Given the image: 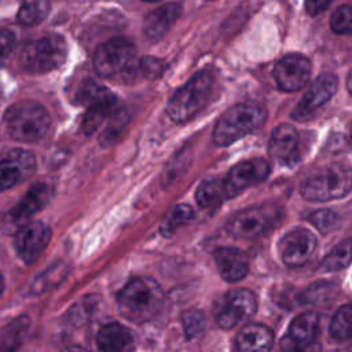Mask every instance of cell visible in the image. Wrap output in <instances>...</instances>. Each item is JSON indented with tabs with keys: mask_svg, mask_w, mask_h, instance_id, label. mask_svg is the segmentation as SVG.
Instances as JSON below:
<instances>
[{
	"mask_svg": "<svg viewBox=\"0 0 352 352\" xmlns=\"http://www.w3.org/2000/svg\"><path fill=\"white\" fill-rule=\"evenodd\" d=\"M116 107V96L106 91L102 96L88 104V110L82 118V131L85 135L95 133L103 121L111 116Z\"/></svg>",
	"mask_w": 352,
	"mask_h": 352,
	"instance_id": "obj_23",
	"label": "cell"
},
{
	"mask_svg": "<svg viewBox=\"0 0 352 352\" xmlns=\"http://www.w3.org/2000/svg\"><path fill=\"white\" fill-rule=\"evenodd\" d=\"M4 124L7 133L23 143L41 140L50 129V116L47 110L37 102L23 100L14 103L4 113Z\"/></svg>",
	"mask_w": 352,
	"mask_h": 352,
	"instance_id": "obj_2",
	"label": "cell"
},
{
	"mask_svg": "<svg viewBox=\"0 0 352 352\" xmlns=\"http://www.w3.org/2000/svg\"><path fill=\"white\" fill-rule=\"evenodd\" d=\"M309 221L322 234H327V232H331L336 228H338V226L341 223V217L330 209H319V210H315L314 213H311Z\"/></svg>",
	"mask_w": 352,
	"mask_h": 352,
	"instance_id": "obj_35",
	"label": "cell"
},
{
	"mask_svg": "<svg viewBox=\"0 0 352 352\" xmlns=\"http://www.w3.org/2000/svg\"><path fill=\"white\" fill-rule=\"evenodd\" d=\"M15 45V34L8 29H0V65L10 56Z\"/></svg>",
	"mask_w": 352,
	"mask_h": 352,
	"instance_id": "obj_39",
	"label": "cell"
},
{
	"mask_svg": "<svg viewBox=\"0 0 352 352\" xmlns=\"http://www.w3.org/2000/svg\"><path fill=\"white\" fill-rule=\"evenodd\" d=\"M96 304H98V298H95L94 296H85L70 308L67 314L69 320L76 326L87 323L91 319Z\"/></svg>",
	"mask_w": 352,
	"mask_h": 352,
	"instance_id": "obj_32",
	"label": "cell"
},
{
	"mask_svg": "<svg viewBox=\"0 0 352 352\" xmlns=\"http://www.w3.org/2000/svg\"><path fill=\"white\" fill-rule=\"evenodd\" d=\"M48 12V0H23L16 14V19L23 26H34L44 21Z\"/></svg>",
	"mask_w": 352,
	"mask_h": 352,
	"instance_id": "obj_25",
	"label": "cell"
},
{
	"mask_svg": "<svg viewBox=\"0 0 352 352\" xmlns=\"http://www.w3.org/2000/svg\"><path fill=\"white\" fill-rule=\"evenodd\" d=\"M319 329V315L315 311L297 315L279 342L280 352H320Z\"/></svg>",
	"mask_w": 352,
	"mask_h": 352,
	"instance_id": "obj_9",
	"label": "cell"
},
{
	"mask_svg": "<svg viewBox=\"0 0 352 352\" xmlns=\"http://www.w3.org/2000/svg\"><path fill=\"white\" fill-rule=\"evenodd\" d=\"M67 45L62 36L45 34L28 41L19 56L22 69L28 73L43 74L58 69L66 59Z\"/></svg>",
	"mask_w": 352,
	"mask_h": 352,
	"instance_id": "obj_4",
	"label": "cell"
},
{
	"mask_svg": "<svg viewBox=\"0 0 352 352\" xmlns=\"http://www.w3.org/2000/svg\"><path fill=\"white\" fill-rule=\"evenodd\" d=\"M270 173V165L263 158L246 160L234 165L221 179L226 198H232L252 184L264 180Z\"/></svg>",
	"mask_w": 352,
	"mask_h": 352,
	"instance_id": "obj_12",
	"label": "cell"
},
{
	"mask_svg": "<svg viewBox=\"0 0 352 352\" xmlns=\"http://www.w3.org/2000/svg\"><path fill=\"white\" fill-rule=\"evenodd\" d=\"M0 98H1V94H0Z\"/></svg>",
	"mask_w": 352,
	"mask_h": 352,
	"instance_id": "obj_44",
	"label": "cell"
},
{
	"mask_svg": "<svg viewBox=\"0 0 352 352\" xmlns=\"http://www.w3.org/2000/svg\"><path fill=\"white\" fill-rule=\"evenodd\" d=\"M135 45L122 37L109 40L98 47L94 55V69L100 77L124 73L133 63Z\"/></svg>",
	"mask_w": 352,
	"mask_h": 352,
	"instance_id": "obj_10",
	"label": "cell"
},
{
	"mask_svg": "<svg viewBox=\"0 0 352 352\" xmlns=\"http://www.w3.org/2000/svg\"><path fill=\"white\" fill-rule=\"evenodd\" d=\"M165 70V63L157 58H143L140 60V72L147 78H158Z\"/></svg>",
	"mask_w": 352,
	"mask_h": 352,
	"instance_id": "obj_38",
	"label": "cell"
},
{
	"mask_svg": "<svg viewBox=\"0 0 352 352\" xmlns=\"http://www.w3.org/2000/svg\"><path fill=\"white\" fill-rule=\"evenodd\" d=\"M351 263V242L349 239H345L336 245L322 260L319 270L324 272H333L340 271L342 268H346Z\"/></svg>",
	"mask_w": 352,
	"mask_h": 352,
	"instance_id": "obj_26",
	"label": "cell"
},
{
	"mask_svg": "<svg viewBox=\"0 0 352 352\" xmlns=\"http://www.w3.org/2000/svg\"><path fill=\"white\" fill-rule=\"evenodd\" d=\"M265 120V113L258 104L241 103L228 109L216 122L213 140L219 146L231 144L252 133Z\"/></svg>",
	"mask_w": 352,
	"mask_h": 352,
	"instance_id": "obj_3",
	"label": "cell"
},
{
	"mask_svg": "<svg viewBox=\"0 0 352 352\" xmlns=\"http://www.w3.org/2000/svg\"><path fill=\"white\" fill-rule=\"evenodd\" d=\"M195 199L202 208H210L220 204L223 199H227L221 179H213L201 183V186L197 188Z\"/></svg>",
	"mask_w": 352,
	"mask_h": 352,
	"instance_id": "obj_27",
	"label": "cell"
},
{
	"mask_svg": "<svg viewBox=\"0 0 352 352\" xmlns=\"http://www.w3.org/2000/svg\"><path fill=\"white\" fill-rule=\"evenodd\" d=\"M352 175L346 165L336 164L308 176L300 187L302 198L312 202H324L341 198L351 190Z\"/></svg>",
	"mask_w": 352,
	"mask_h": 352,
	"instance_id": "obj_5",
	"label": "cell"
},
{
	"mask_svg": "<svg viewBox=\"0 0 352 352\" xmlns=\"http://www.w3.org/2000/svg\"><path fill=\"white\" fill-rule=\"evenodd\" d=\"M352 308L349 304L342 305L338 311L333 315L330 326H329V336L337 341H345L351 337L352 331Z\"/></svg>",
	"mask_w": 352,
	"mask_h": 352,
	"instance_id": "obj_28",
	"label": "cell"
},
{
	"mask_svg": "<svg viewBox=\"0 0 352 352\" xmlns=\"http://www.w3.org/2000/svg\"><path fill=\"white\" fill-rule=\"evenodd\" d=\"M212 87L213 77L209 72H199L194 74L169 99L166 114L176 122H184L192 118L205 106Z\"/></svg>",
	"mask_w": 352,
	"mask_h": 352,
	"instance_id": "obj_6",
	"label": "cell"
},
{
	"mask_svg": "<svg viewBox=\"0 0 352 352\" xmlns=\"http://www.w3.org/2000/svg\"><path fill=\"white\" fill-rule=\"evenodd\" d=\"M214 263L220 276L230 283L242 280L249 271V258L238 248L223 246L214 252Z\"/></svg>",
	"mask_w": 352,
	"mask_h": 352,
	"instance_id": "obj_18",
	"label": "cell"
},
{
	"mask_svg": "<svg viewBox=\"0 0 352 352\" xmlns=\"http://www.w3.org/2000/svg\"><path fill=\"white\" fill-rule=\"evenodd\" d=\"M164 292L151 278H133L117 296L120 314L132 323H144L153 319L161 309Z\"/></svg>",
	"mask_w": 352,
	"mask_h": 352,
	"instance_id": "obj_1",
	"label": "cell"
},
{
	"mask_svg": "<svg viewBox=\"0 0 352 352\" xmlns=\"http://www.w3.org/2000/svg\"><path fill=\"white\" fill-rule=\"evenodd\" d=\"M36 158L33 153L22 148L11 150L0 160V191H6L33 175Z\"/></svg>",
	"mask_w": 352,
	"mask_h": 352,
	"instance_id": "obj_17",
	"label": "cell"
},
{
	"mask_svg": "<svg viewBox=\"0 0 352 352\" xmlns=\"http://www.w3.org/2000/svg\"><path fill=\"white\" fill-rule=\"evenodd\" d=\"M128 121H129V114L126 113L125 109L114 110L110 116V122H109L107 128L100 135V144L103 147L111 146L117 140V138L120 136L121 131L124 129V126L126 125Z\"/></svg>",
	"mask_w": 352,
	"mask_h": 352,
	"instance_id": "obj_31",
	"label": "cell"
},
{
	"mask_svg": "<svg viewBox=\"0 0 352 352\" xmlns=\"http://www.w3.org/2000/svg\"><path fill=\"white\" fill-rule=\"evenodd\" d=\"M66 267L63 264H58L47 270L45 272L40 274V276H37L36 280L32 283V293H43L48 287H52L66 276Z\"/></svg>",
	"mask_w": 352,
	"mask_h": 352,
	"instance_id": "obj_33",
	"label": "cell"
},
{
	"mask_svg": "<svg viewBox=\"0 0 352 352\" xmlns=\"http://www.w3.org/2000/svg\"><path fill=\"white\" fill-rule=\"evenodd\" d=\"M51 187L45 183H37L32 186L23 198L4 216L3 227L6 231H18L21 227L29 223L32 216L41 210L51 199Z\"/></svg>",
	"mask_w": 352,
	"mask_h": 352,
	"instance_id": "obj_11",
	"label": "cell"
},
{
	"mask_svg": "<svg viewBox=\"0 0 352 352\" xmlns=\"http://www.w3.org/2000/svg\"><path fill=\"white\" fill-rule=\"evenodd\" d=\"M256 309L257 298L254 293L249 289L236 287L216 298L213 304V318L221 329L230 330L253 316Z\"/></svg>",
	"mask_w": 352,
	"mask_h": 352,
	"instance_id": "obj_7",
	"label": "cell"
},
{
	"mask_svg": "<svg viewBox=\"0 0 352 352\" xmlns=\"http://www.w3.org/2000/svg\"><path fill=\"white\" fill-rule=\"evenodd\" d=\"M311 62L300 54L283 56L274 67V80L279 89L294 92L301 89L309 78Z\"/></svg>",
	"mask_w": 352,
	"mask_h": 352,
	"instance_id": "obj_14",
	"label": "cell"
},
{
	"mask_svg": "<svg viewBox=\"0 0 352 352\" xmlns=\"http://www.w3.org/2000/svg\"><path fill=\"white\" fill-rule=\"evenodd\" d=\"M142 1H148V3H154V1H160V0H142Z\"/></svg>",
	"mask_w": 352,
	"mask_h": 352,
	"instance_id": "obj_43",
	"label": "cell"
},
{
	"mask_svg": "<svg viewBox=\"0 0 352 352\" xmlns=\"http://www.w3.org/2000/svg\"><path fill=\"white\" fill-rule=\"evenodd\" d=\"M297 132L289 124L278 125L270 138L268 153L274 160L286 161L289 160L297 147Z\"/></svg>",
	"mask_w": 352,
	"mask_h": 352,
	"instance_id": "obj_22",
	"label": "cell"
},
{
	"mask_svg": "<svg viewBox=\"0 0 352 352\" xmlns=\"http://www.w3.org/2000/svg\"><path fill=\"white\" fill-rule=\"evenodd\" d=\"M132 341L129 329L118 322L103 324L96 334V346L100 352H126Z\"/></svg>",
	"mask_w": 352,
	"mask_h": 352,
	"instance_id": "obj_21",
	"label": "cell"
},
{
	"mask_svg": "<svg viewBox=\"0 0 352 352\" xmlns=\"http://www.w3.org/2000/svg\"><path fill=\"white\" fill-rule=\"evenodd\" d=\"M30 320L26 315L12 319L0 330V352H16L23 342Z\"/></svg>",
	"mask_w": 352,
	"mask_h": 352,
	"instance_id": "obj_24",
	"label": "cell"
},
{
	"mask_svg": "<svg viewBox=\"0 0 352 352\" xmlns=\"http://www.w3.org/2000/svg\"><path fill=\"white\" fill-rule=\"evenodd\" d=\"M180 319H182L184 334L188 340L197 337L205 329L206 318H205V314L199 309H187L182 314Z\"/></svg>",
	"mask_w": 352,
	"mask_h": 352,
	"instance_id": "obj_34",
	"label": "cell"
},
{
	"mask_svg": "<svg viewBox=\"0 0 352 352\" xmlns=\"http://www.w3.org/2000/svg\"><path fill=\"white\" fill-rule=\"evenodd\" d=\"M331 1L333 0H305V11L311 16H315L319 12L324 11Z\"/></svg>",
	"mask_w": 352,
	"mask_h": 352,
	"instance_id": "obj_40",
	"label": "cell"
},
{
	"mask_svg": "<svg viewBox=\"0 0 352 352\" xmlns=\"http://www.w3.org/2000/svg\"><path fill=\"white\" fill-rule=\"evenodd\" d=\"M62 352H87L84 348L81 346H77V345H70V346H66Z\"/></svg>",
	"mask_w": 352,
	"mask_h": 352,
	"instance_id": "obj_41",
	"label": "cell"
},
{
	"mask_svg": "<svg viewBox=\"0 0 352 352\" xmlns=\"http://www.w3.org/2000/svg\"><path fill=\"white\" fill-rule=\"evenodd\" d=\"M338 80L334 74L323 73L320 74L308 88L302 99L293 109L292 116L298 121H305L311 118L319 107H322L337 91Z\"/></svg>",
	"mask_w": 352,
	"mask_h": 352,
	"instance_id": "obj_13",
	"label": "cell"
},
{
	"mask_svg": "<svg viewBox=\"0 0 352 352\" xmlns=\"http://www.w3.org/2000/svg\"><path fill=\"white\" fill-rule=\"evenodd\" d=\"M106 91L109 89L96 84L94 80H84L76 92V100L80 104L88 106L89 103L96 100L99 96H102Z\"/></svg>",
	"mask_w": 352,
	"mask_h": 352,
	"instance_id": "obj_36",
	"label": "cell"
},
{
	"mask_svg": "<svg viewBox=\"0 0 352 352\" xmlns=\"http://www.w3.org/2000/svg\"><path fill=\"white\" fill-rule=\"evenodd\" d=\"M180 14L182 7L176 3H169L155 8L146 16L143 22L144 34L151 40H160L168 33L170 26L180 16Z\"/></svg>",
	"mask_w": 352,
	"mask_h": 352,
	"instance_id": "obj_20",
	"label": "cell"
},
{
	"mask_svg": "<svg viewBox=\"0 0 352 352\" xmlns=\"http://www.w3.org/2000/svg\"><path fill=\"white\" fill-rule=\"evenodd\" d=\"M3 292H4V278H3V275L0 272V296L3 294Z\"/></svg>",
	"mask_w": 352,
	"mask_h": 352,
	"instance_id": "obj_42",
	"label": "cell"
},
{
	"mask_svg": "<svg viewBox=\"0 0 352 352\" xmlns=\"http://www.w3.org/2000/svg\"><path fill=\"white\" fill-rule=\"evenodd\" d=\"M51 239V230L43 221H32L21 227L15 234V249L26 263H34Z\"/></svg>",
	"mask_w": 352,
	"mask_h": 352,
	"instance_id": "obj_16",
	"label": "cell"
},
{
	"mask_svg": "<svg viewBox=\"0 0 352 352\" xmlns=\"http://www.w3.org/2000/svg\"><path fill=\"white\" fill-rule=\"evenodd\" d=\"M337 290V285L331 282H316L311 286H308L298 297L301 304H311V305H319L323 302L330 301V298L334 297Z\"/></svg>",
	"mask_w": 352,
	"mask_h": 352,
	"instance_id": "obj_29",
	"label": "cell"
},
{
	"mask_svg": "<svg viewBox=\"0 0 352 352\" xmlns=\"http://www.w3.org/2000/svg\"><path fill=\"white\" fill-rule=\"evenodd\" d=\"M351 19H352V11L348 4L338 7L331 18H330V28L334 33L344 34L351 30Z\"/></svg>",
	"mask_w": 352,
	"mask_h": 352,
	"instance_id": "obj_37",
	"label": "cell"
},
{
	"mask_svg": "<svg viewBox=\"0 0 352 352\" xmlns=\"http://www.w3.org/2000/svg\"><path fill=\"white\" fill-rule=\"evenodd\" d=\"M194 216L192 209L188 205L180 204L177 206H175L168 216L164 219L160 231L164 236H170L179 227H182L183 224L188 223Z\"/></svg>",
	"mask_w": 352,
	"mask_h": 352,
	"instance_id": "obj_30",
	"label": "cell"
},
{
	"mask_svg": "<svg viewBox=\"0 0 352 352\" xmlns=\"http://www.w3.org/2000/svg\"><path fill=\"white\" fill-rule=\"evenodd\" d=\"M274 345V333L260 323L243 326L234 341L235 352H270Z\"/></svg>",
	"mask_w": 352,
	"mask_h": 352,
	"instance_id": "obj_19",
	"label": "cell"
},
{
	"mask_svg": "<svg viewBox=\"0 0 352 352\" xmlns=\"http://www.w3.org/2000/svg\"><path fill=\"white\" fill-rule=\"evenodd\" d=\"M316 236L307 228H296L279 241V254L287 267L304 265L316 249Z\"/></svg>",
	"mask_w": 352,
	"mask_h": 352,
	"instance_id": "obj_15",
	"label": "cell"
},
{
	"mask_svg": "<svg viewBox=\"0 0 352 352\" xmlns=\"http://www.w3.org/2000/svg\"><path fill=\"white\" fill-rule=\"evenodd\" d=\"M280 217L275 205L252 206L235 213L226 224L228 235L236 239H253L271 230Z\"/></svg>",
	"mask_w": 352,
	"mask_h": 352,
	"instance_id": "obj_8",
	"label": "cell"
}]
</instances>
